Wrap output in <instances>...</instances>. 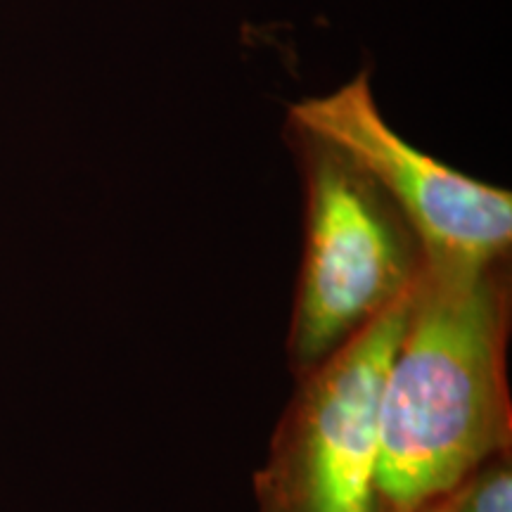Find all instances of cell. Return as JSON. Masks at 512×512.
<instances>
[{"label":"cell","mask_w":512,"mask_h":512,"mask_svg":"<svg viewBox=\"0 0 512 512\" xmlns=\"http://www.w3.org/2000/svg\"><path fill=\"white\" fill-rule=\"evenodd\" d=\"M510 259L427 268L382 384L375 512H415L512 453Z\"/></svg>","instance_id":"6da1fadb"},{"label":"cell","mask_w":512,"mask_h":512,"mask_svg":"<svg viewBox=\"0 0 512 512\" xmlns=\"http://www.w3.org/2000/svg\"><path fill=\"white\" fill-rule=\"evenodd\" d=\"M304 190V252L294 287L287 363L309 373L415 290L418 235L349 155L287 121Z\"/></svg>","instance_id":"7a4b0ae2"},{"label":"cell","mask_w":512,"mask_h":512,"mask_svg":"<svg viewBox=\"0 0 512 512\" xmlns=\"http://www.w3.org/2000/svg\"><path fill=\"white\" fill-rule=\"evenodd\" d=\"M413 292L309 373L254 472L256 512H375L380 399Z\"/></svg>","instance_id":"3957f363"},{"label":"cell","mask_w":512,"mask_h":512,"mask_svg":"<svg viewBox=\"0 0 512 512\" xmlns=\"http://www.w3.org/2000/svg\"><path fill=\"white\" fill-rule=\"evenodd\" d=\"M287 121L361 166L418 235L427 268L477 271L510 259L512 195L408 143L384 119L368 72L294 102Z\"/></svg>","instance_id":"277c9868"},{"label":"cell","mask_w":512,"mask_h":512,"mask_svg":"<svg viewBox=\"0 0 512 512\" xmlns=\"http://www.w3.org/2000/svg\"><path fill=\"white\" fill-rule=\"evenodd\" d=\"M456 512H512V453L486 460L458 486Z\"/></svg>","instance_id":"5b68a950"},{"label":"cell","mask_w":512,"mask_h":512,"mask_svg":"<svg viewBox=\"0 0 512 512\" xmlns=\"http://www.w3.org/2000/svg\"><path fill=\"white\" fill-rule=\"evenodd\" d=\"M456 503H458V489L451 491L448 496H441L437 501L427 503L425 508L415 510V512H456Z\"/></svg>","instance_id":"8992f818"}]
</instances>
